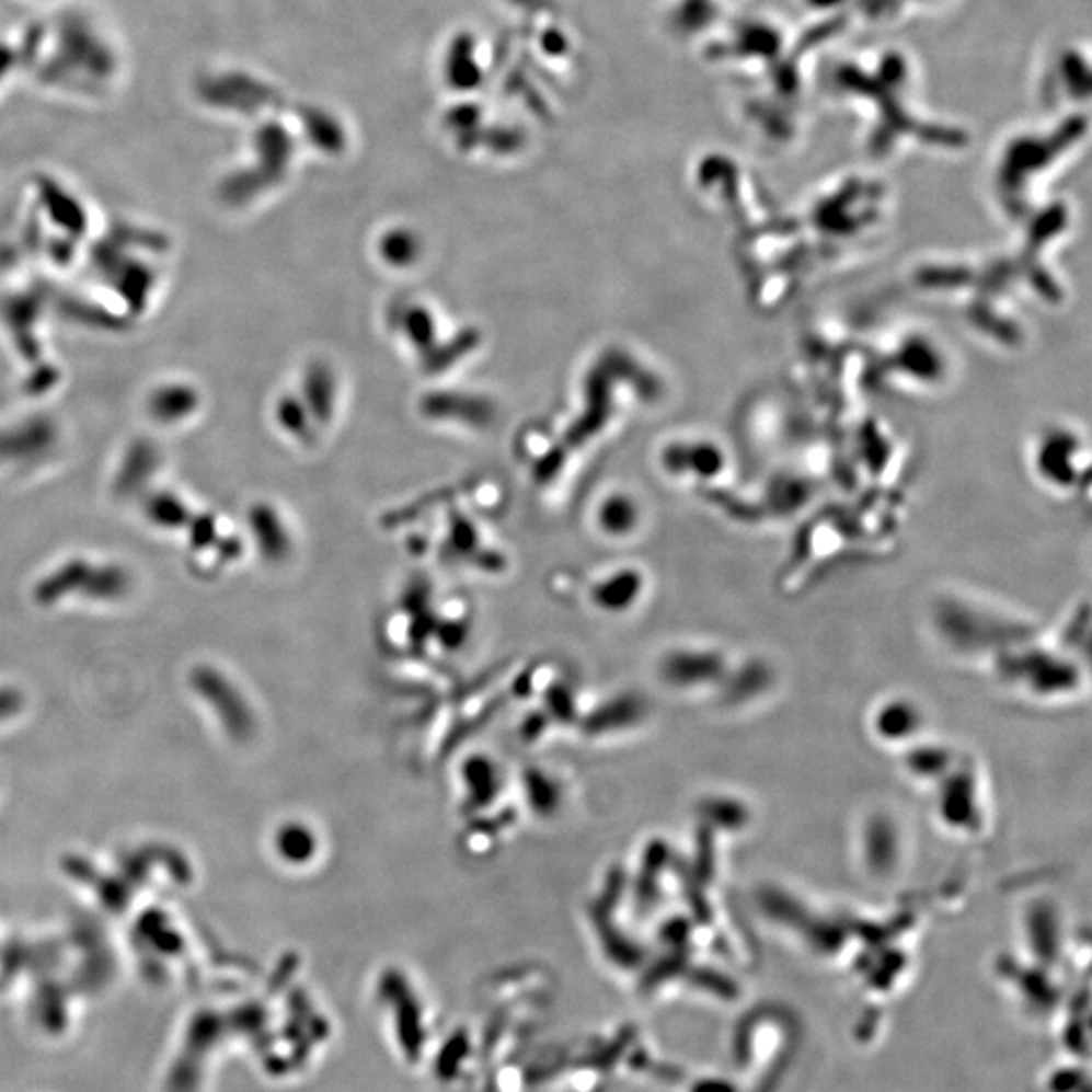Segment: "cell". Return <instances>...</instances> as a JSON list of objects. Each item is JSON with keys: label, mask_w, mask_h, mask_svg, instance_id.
I'll return each mask as SVG.
<instances>
[{"label": "cell", "mask_w": 1092, "mask_h": 1092, "mask_svg": "<svg viewBox=\"0 0 1092 1092\" xmlns=\"http://www.w3.org/2000/svg\"><path fill=\"white\" fill-rule=\"evenodd\" d=\"M633 518H635V510H633L630 501H625V498H611L601 508V522L611 532L628 530L633 525Z\"/></svg>", "instance_id": "obj_1"}]
</instances>
